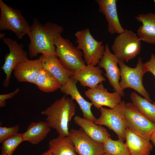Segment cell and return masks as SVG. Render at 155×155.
I'll use <instances>...</instances> for the list:
<instances>
[{"label":"cell","mask_w":155,"mask_h":155,"mask_svg":"<svg viewBox=\"0 0 155 155\" xmlns=\"http://www.w3.org/2000/svg\"><path fill=\"white\" fill-rule=\"evenodd\" d=\"M104 47L103 55L98 64V66L104 69L106 72L105 75L115 91L121 97L123 96L124 92L121 89L119 84L121 73L117 65L119 60L111 52L108 44H106Z\"/></svg>","instance_id":"12"},{"label":"cell","mask_w":155,"mask_h":155,"mask_svg":"<svg viewBox=\"0 0 155 155\" xmlns=\"http://www.w3.org/2000/svg\"><path fill=\"white\" fill-rule=\"evenodd\" d=\"M35 84L39 90L45 92H54L60 89L62 86L55 77L43 68L37 77Z\"/></svg>","instance_id":"24"},{"label":"cell","mask_w":155,"mask_h":155,"mask_svg":"<svg viewBox=\"0 0 155 155\" xmlns=\"http://www.w3.org/2000/svg\"><path fill=\"white\" fill-rule=\"evenodd\" d=\"M43 68L40 59H28L18 64L13 71L14 75L20 82L35 84L36 79Z\"/></svg>","instance_id":"15"},{"label":"cell","mask_w":155,"mask_h":155,"mask_svg":"<svg viewBox=\"0 0 155 155\" xmlns=\"http://www.w3.org/2000/svg\"><path fill=\"white\" fill-rule=\"evenodd\" d=\"M75 123L84 132L94 141L103 143L111 135L107 129L84 117L76 115L74 118Z\"/></svg>","instance_id":"21"},{"label":"cell","mask_w":155,"mask_h":155,"mask_svg":"<svg viewBox=\"0 0 155 155\" xmlns=\"http://www.w3.org/2000/svg\"><path fill=\"white\" fill-rule=\"evenodd\" d=\"M142 25L137 30V36L141 41L150 44H155V13L140 14L135 18Z\"/></svg>","instance_id":"20"},{"label":"cell","mask_w":155,"mask_h":155,"mask_svg":"<svg viewBox=\"0 0 155 155\" xmlns=\"http://www.w3.org/2000/svg\"><path fill=\"white\" fill-rule=\"evenodd\" d=\"M2 39L9 51L6 55L4 63L1 67L6 75L3 85L7 87L9 86L12 71L16 66L28 59L27 52L23 49V44H18L16 41L10 38L4 37Z\"/></svg>","instance_id":"10"},{"label":"cell","mask_w":155,"mask_h":155,"mask_svg":"<svg viewBox=\"0 0 155 155\" xmlns=\"http://www.w3.org/2000/svg\"><path fill=\"white\" fill-rule=\"evenodd\" d=\"M123 141L120 139L114 140L111 137L108 138L103 143L104 152L111 155H130Z\"/></svg>","instance_id":"26"},{"label":"cell","mask_w":155,"mask_h":155,"mask_svg":"<svg viewBox=\"0 0 155 155\" xmlns=\"http://www.w3.org/2000/svg\"><path fill=\"white\" fill-rule=\"evenodd\" d=\"M75 35L78 44L77 47L82 51L86 65L98 64L105 49L102 42L95 39L88 28L77 31Z\"/></svg>","instance_id":"7"},{"label":"cell","mask_w":155,"mask_h":155,"mask_svg":"<svg viewBox=\"0 0 155 155\" xmlns=\"http://www.w3.org/2000/svg\"><path fill=\"white\" fill-rule=\"evenodd\" d=\"M145 64L148 72H150L155 76V55L152 54L150 59Z\"/></svg>","instance_id":"30"},{"label":"cell","mask_w":155,"mask_h":155,"mask_svg":"<svg viewBox=\"0 0 155 155\" xmlns=\"http://www.w3.org/2000/svg\"><path fill=\"white\" fill-rule=\"evenodd\" d=\"M86 96L98 109L103 106L113 108L121 101V96L116 92L110 93L102 83L95 88H89L85 92Z\"/></svg>","instance_id":"13"},{"label":"cell","mask_w":155,"mask_h":155,"mask_svg":"<svg viewBox=\"0 0 155 155\" xmlns=\"http://www.w3.org/2000/svg\"><path fill=\"white\" fill-rule=\"evenodd\" d=\"M73 100L65 96L56 100L41 113L46 117V121L55 129L59 136L69 135V123L75 112Z\"/></svg>","instance_id":"2"},{"label":"cell","mask_w":155,"mask_h":155,"mask_svg":"<svg viewBox=\"0 0 155 155\" xmlns=\"http://www.w3.org/2000/svg\"><path fill=\"white\" fill-rule=\"evenodd\" d=\"M141 47V41L137 34L125 29L115 38L111 49L119 60L127 62L140 53Z\"/></svg>","instance_id":"6"},{"label":"cell","mask_w":155,"mask_h":155,"mask_svg":"<svg viewBox=\"0 0 155 155\" xmlns=\"http://www.w3.org/2000/svg\"><path fill=\"white\" fill-rule=\"evenodd\" d=\"M19 126L16 125L10 127H0V143L6 139L18 134Z\"/></svg>","instance_id":"28"},{"label":"cell","mask_w":155,"mask_h":155,"mask_svg":"<svg viewBox=\"0 0 155 155\" xmlns=\"http://www.w3.org/2000/svg\"><path fill=\"white\" fill-rule=\"evenodd\" d=\"M124 101L113 108L103 107L100 109L101 115L94 123L100 125H104L112 130L117 135L119 139L125 140V132L127 128L125 120Z\"/></svg>","instance_id":"8"},{"label":"cell","mask_w":155,"mask_h":155,"mask_svg":"<svg viewBox=\"0 0 155 155\" xmlns=\"http://www.w3.org/2000/svg\"><path fill=\"white\" fill-rule=\"evenodd\" d=\"M99 11L105 17L108 23L107 30L111 35L120 34L125 30L119 18L117 0H96Z\"/></svg>","instance_id":"14"},{"label":"cell","mask_w":155,"mask_h":155,"mask_svg":"<svg viewBox=\"0 0 155 155\" xmlns=\"http://www.w3.org/2000/svg\"><path fill=\"white\" fill-rule=\"evenodd\" d=\"M150 140L151 141L152 144L155 146V130L151 135Z\"/></svg>","instance_id":"31"},{"label":"cell","mask_w":155,"mask_h":155,"mask_svg":"<svg viewBox=\"0 0 155 155\" xmlns=\"http://www.w3.org/2000/svg\"><path fill=\"white\" fill-rule=\"evenodd\" d=\"M63 31L60 25L50 22L42 25L38 19H34L28 34L30 42L28 46L29 55L30 58L42 55H56L55 40Z\"/></svg>","instance_id":"1"},{"label":"cell","mask_w":155,"mask_h":155,"mask_svg":"<svg viewBox=\"0 0 155 155\" xmlns=\"http://www.w3.org/2000/svg\"><path fill=\"white\" fill-rule=\"evenodd\" d=\"M127 128L137 135L150 140L155 130V124L145 117L131 102L125 103L124 110Z\"/></svg>","instance_id":"9"},{"label":"cell","mask_w":155,"mask_h":155,"mask_svg":"<svg viewBox=\"0 0 155 155\" xmlns=\"http://www.w3.org/2000/svg\"><path fill=\"white\" fill-rule=\"evenodd\" d=\"M54 44L56 55L69 71L74 73L86 65L82 58L83 52L69 40L62 37L61 34L56 38Z\"/></svg>","instance_id":"4"},{"label":"cell","mask_w":155,"mask_h":155,"mask_svg":"<svg viewBox=\"0 0 155 155\" xmlns=\"http://www.w3.org/2000/svg\"><path fill=\"white\" fill-rule=\"evenodd\" d=\"M125 143L130 155H149L153 146L150 140L137 135L127 128Z\"/></svg>","instance_id":"19"},{"label":"cell","mask_w":155,"mask_h":155,"mask_svg":"<svg viewBox=\"0 0 155 155\" xmlns=\"http://www.w3.org/2000/svg\"><path fill=\"white\" fill-rule=\"evenodd\" d=\"M102 73L99 66L86 65L75 72L71 78L79 82L82 86L93 88L106 81Z\"/></svg>","instance_id":"17"},{"label":"cell","mask_w":155,"mask_h":155,"mask_svg":"<svg viewBox=\"0 0 155 155\" xmlns=\"http://www.w3.org/2000/svg\"><path fill=\"white\" fill-rule=\"evenodd\" d=\"M102 155H111L107 153L104 152Z\"/></svg>","instance_id":"34"},{"label":"cell","mask_w":155,"mask_h":155,"mask_svg":"<svg viewBox=\"0 0 155 155\" xmlns=\"http://www.w3.org/2000/svg\"><path fill=\"white\" fill-rule=\"evenodd\" d=\"M0 30H10L21 39L28 35L31 26L23 16L21 11L8 5L0 0Z\"/></svg>","instance_id":"5"},{"label":"cell","mask_w":155,"mask_h":155,"mask_svg":"<svg viewBox=\"0 0 155 155\" xmlns=\"http://www.w3.org/2000/svg\"><path fill=\"white\" fill-rule=\"evenodd\" d=\"M118 64L120 67L121 78L119 83L121 89L123 91L127 88L133 89L150 102H152L143 84V75L148 71L141 57L138 58L135 68L130 67L126 65L124 61L119 60Z\"/></svg>","instance_id":"3"},{"label":"cell","mask_w":155,"mask_h":155,"mask_svg":"<svg viewBox=\"0 0 155 155\" xmlns=\"http://www.w3.org/2000/svg\"><path fill=\"white\" fill-rule=\"evenodd\" d=\"M69 136L78 155H102L104 153L103 143L93 140L81 128L71 129Z\"/></svg>","instance_id":"11"},{"label":"cell","mask_w":155,"mask_h":155,"mask_svg":"<svg viewBox=\"0 0 155 155\" xmlns=\"http://www.w3.org/2000/svg\"><path fill=\"white\" fill-rule=\"evenodd\" d=\"M40 155H53L51 151L48 150L44 152Z\"/></svg>","instance_id":"32"},{"label":"cell","mask_w":155,"mask_h":155,"mask_svg":"<svg viewBox=\"0 0 155 155\" xmlns=\"http://www.w3.org/2000/svg\"><path fill=\"white\" fill-rule=\"evenodd\" d=\"M20 91V89L18 88H17L11 92L6 94H0V107H1L5 106L6 104V100L7 99L12 98L19 93Z\"/></svg>","instance_id":"29"},{"label":"cell","mask_w":155,"mask_h":155,"mask_svg":"<svg viewBox=\"0 0 155 155\" xmlns=\"http://www.w3.org/2000/svg\"><path fill=\"white\" fill-rule=\"evenodd\" d=\"M78 82L70 78L65 85L61 86L60 90L62 93L70 95L72 100H75L79 105L84 118L94 122L97 119L91 111V108L93 104L91 102L86 101L81 94L76 86Z\"/></svg>","instance_id":"16"},{"label":"cell","mask_w":155,"mask_h":155,"mask_svg":"<svg viewBox=\"0 0 155 155\" xmlns=\"http://www.w3.org/2000/svg\"><path fill=\"white\" fill-rule=\"evenodd\" d=\"M5 35L4 33H0V38L3 39L4 38V36Z\"/></svg>","instance_id":"33"},{"label":"cell","mask_w":155,"mask_h":155,"mask_svg":"<svg viewBox=\"0 0 155 155\" xmlns=\"http://www.w3.org/2000/svg\"><path fill=\"white\" fill-rule=\"evenodd\" d=\"M50 128L46 121L32 122L26 131L22 133L24 141H27L32 145L38 144L46 136Z\"/></svg>","instance_id":"22"},{"label":"cell","mask_w":155,"mask_h":155,"mask_svg":"<svg viewBox=\"0 0 155 155\" xmlns=\"http://www.w3.org/2000/svg\"><path fill=\"white\" fill-rule=\"evenodd\" d=\"M49 150L53 155H78L74 145L69 136L57 137L49 142Z\"/></svg>","instance_id":"23"},{"label":"cell","mask_w":155,"mask_h":155,"mask_svg":"<svg viewBox=\"0 0 155 155\" xmlns=\"http://www.w3.org/2000/svg\"><path fill=\"white\" fill-rule=\"evenodd\" d=\"M43 68L49 72L59 82L61 86L65 85L74 73L67 69L57 56L55 55H42L39 58Z\"/></svg>","instance_id":"18"},{"label":"cell","mask_w":155,"mask_h":155,"mask_svg":"<svg viewBox=\"0 0 155 155\" xmlns=\"http://www.w3.org/2000/svg\"><path fill=\"white\" fill-rule=\"evenodd\" d=\"M23 142L22 133H18L6 139L1 143L0 155H12L18 145Z\"/></svg>","instance_id":"27"},{"label":"cell","mask_w":155,"mask_h":155,"mask_svg":"<svg viewBox=\"0 0 155 155\" xmlns=\"http://www.w3.org/2000/svg\"><path fill=\"white\" fill-rule=\"evenodd\" d=\"M132 103L145 117L155 124V103L152 104L133 92L130 94Z\"/></svg>","instance_id":"25"}]
</instances>
